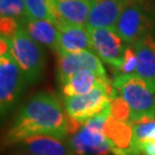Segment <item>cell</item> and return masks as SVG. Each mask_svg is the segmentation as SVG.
Returning <instances> with one entry per match:
<instances>
[{"label":"cell","mask_w":155,"mask_h":155,"mask_svg":"<svg viewBox=\"0 0 155 155\" xmlns=\"http://www.w3.org/2000/svg\"><path fill=\"white\" fill-rule=\"evenodd\" d=\"M154 17L145 0H127L114 30L132 45L150 35Z\"/></svg>","instance_id":"obj_5"},{"label":"cell","mask_w":155,"mask_h":155,"mask_svg":"<svg viewBox=\"0 0 155 155\" xmlns=\"http://www.w3.org/2000/svg\"><path fill=\"white\" fill-rule=\"evenodd\" d=\"M132 45L137 53V68L133 75L155 86V37L148 35Z\"/></svg>","instance_id":"obj_17"},{"label":"cell","mask_w":155,"mask_h":155,"mask_svg":"<svg viewBox=\"0 0 155 155\" xmlns=\"http://www.w3.org/2000/svg\"><path fill=\"white\" fill-rule=\"evenodd\" d=\"M18 29H20V21L14 20V18H8V17H1V21H0L1 36H6L11 38L16 33Z\"/></svg>","instance_id":"obj_22"},{"label":"cell","mask_w":155,"mask_h":155,"mask_svg":"<svg viewBox=\"0 0 155 155\" xmlns=\"http://www.w3.org/2000/svg\"><path fill=\"white\" fill-rule=\"evenodd\" d=\"M25 77L11 51L9 37L0 40V111L4 118L18 104L25 87Z\"/></svg>","instance_id":"obj_3"},{"label":"cell","mask_w":155,"mask_h":155,"mask_svg":"<svg viewBox=\"0 0 155 155\" xmlns=\"http://www.w3.org/2000/svg\"><path fill=\"white\" fill-rule=\"evenodd\" d=\"M20 25L29 33V36L35 41L58 53L59 29L53 21L35 20V18L25 16L20 21Z\"/></svg>","instance_id":"obj_15"},{"label":"cell","mask_w":155,"mask_h":155,"mask_svg":"<svg viewBox=\"0 0 155 155\" xmlns=\"http://www.w3.org/2000/svg\"><path fill=\"white\" fill-rule=\"evenodd\" d=\"M111 89V84H102L87 94L63 98L68 117L84 125L91 118L110 109Z\"/></svg>","instance_id":"obj_6"},{"label":"cell","mask_w":155,"mask_h":155,"mask_svg":"<svg viewBox=\"0 0 155 155\" xmlns=\"http://www.w3.org/2000/svg\"><path fill=\"white\" fill-rule=\"evenodd\" d=\"M127 0H91L87 29H114Z\"/></svg>","instance_id":"obj_13"},{"label":"cell","mask_w":155,"mask_h":155,"mask_svg":"<svg viewBox=\"0 0 155 155\" xmlns=\"http://www.w3.org/2000/svg\"><path fill=\"white\" fill-rule=\"evenodd\" d=\"M56 27L59 29L58 55L82 51H93L90 30L86 25L60 24Z\"/></svg>","instance_id":"obj_12"},{"label":"cell","mask_w":155,"mask_h":155,"mask_svg":"<svg viewBox=\"0 0 155 155\" xmlns=\"http://www.w3.org/2000/svg\"><path fill=\"white\" fill-rule=\"evenodd\" d=\"M0 14L1 17L21 21L27 16L24 0H0Z\"/></svg>","instance_id":"obj_19"},{"label":"cell","mask_w":155,"mask_h":155,"mask_svg":"<svg viewBox=\"0 0 155 155\" xmlns=\"http://www.w3.org/2000/svg\"><path fill=\"white\" fill-rule=\"evenodd\" d=\"M111 94H117L127 102L131 117L130 123L144 118H155V86L136 75L117 74L111 83Z\"/></svg>","instance_id":"obj_2"},{"label":"cell","mask_w":155,"mask_h":155,"mask_svg":"<svg viewBox=\"0 0 155 155\" xmlns=\"http://www.w3.org/2000/svg\"><path fill=\"white\" fill-rule=\"evenodd\" d=\"M13 155H35V154L28 153V152H25V150H20V152H16L15 154H13Z\"/></svg>","instance_id":"obj_24"},{"label":"cell","mask_w":155,"mask_h":155,"mask_svg":"<svg viewBox=\"0 0 155 155\" xmlns=\"http://www.w3.org/2000/svg\"><path fill=\"white\" fill-rule=\"evenodd\" d=\"M110 115L115 118L130 123L131 110L127 102L117 94H113L110 97Z\"/></svg>","instance_id":"obj_20"},{"label":"cell","mask_w":155,"mask_h":155,"mask_svg":"<svg viewBox=\"0 0 155 155\" xmlns=\"http://www.w3.org/2000/svg\"><path fill=\"white\" fill-rule=\"evenodd\" d=\"M81 70H91L101 77H107L101 60L92 51H82L59 55L56 63V78L59 85Z\"/></svg>","instance_id":"obj_9"},{"label":"cell","mask_w":155,"mask_h":155,"mask_svg":"<svg viewBox=\"0 0 155 155\" xmlns=\"http://www.w3.org/2000/svg\"><path fill=\"white\" fill-rule=\"evenodd\" d=\"M137 68V53L133 45H129L124 56V62L120 68V74L123 75H133Z\"/></svg>","instance_id":"obj_21"},{"label":"cell","mask_w":155,"mask_h":155,"mask_svg":"<svg viewBox=\"0 0 155 155\" xmlns=\"http://www.w3.org/2000/svg\"><path fill=\"white\" fill-rule=\"evenodd\" d=\"M24 2L28 17L35 20H48L54 22L50 0H24Z\"/></svg>","instance_id":"obj_18"},{"label":"cell","mask_w":155,"mask_h":155,"mask_svg":"<svg viewBox=\"0 0 155 155\" xmlns=\"http://www.w3.org/2000/svg\"><path fill=\"white\" fill-rule=\"evenodd\" d=\"M102 84H110L107 77H101L98 74L91 70H81L67 78L62 84H60V89L63 98L83 95L92 92L95 87Z\"/></svg>","instance_id":"obj_16"},{"label":"cell","mask_w":155,"mask_h":155,"mask_svg":"<svg viewBox=\"0 0 155 155\" xmlns=\"http://www.w3.org/2000/svg\"><path fill=\"white\" fill-rule=\"evenodd\" d=\"M141 154L143 155H155V124L147 138L141 145Z\"/></svg>","instance_id":"obj_23"},{"label":"cell","mask_w":155,"mask_h":155,"mask_svg":"<svg viewBox=\"0 0 155 155\" xmlns=\"http://www.w3.org/2000/svg\"><path fill=\"white\" fill-rule=\"evenodd\" d=\"M153 17H154V30H155V12L153 13Z\"/></svg>","instance_id":"obj_25"},{"label":"cell","mask_w":155,"mask_h":155,"mask_svg":"<svg viewBox=\"0 0 155 155\" xmlns=\"http://www.w3.org/2000/svg\"><path fill=\"white\" fill-rule=\"evenodd\" d=\"M109 116L110 109L91 118L74 133L70 144L76 154L108 155L111 153L109 141L105 136V124Z\"/></svg>","instance_id":"obj_7"},{"label":"cell","mask_w":155,"mask_h":155,"mask_svg":"<svg viewBox=\"0 0 155 155\" xmlns=\"http://www.w3.org/2000/svg\"><path fill=\"white\" fill-rule=\"evenodd\" d=\"M89 30L94 53L100 60L120 70L130 44H127L114 29L101 28Z\"/></svg>","instance_id":"obj_8"},{"label":"cell","mask_w":155,"mask_h":155,"mask_svg":"<svg viewBox=\"0 0 155 155\" xmlns=\"http://www.w3.org/2000/svg\"><path fill=\"white\" fill-rule=\"evenodd\" d=\"M11 51L20 66L27 83H36L41 78L46 66V54L41 45L35 41L29 33L21 28L9 38Z\"/></svg>","instance_id":"obj_4"},{"label":"cell","mask_w":155,"mask_h":155,"mask_svg":"<svg viewBox=\"0 0 155 155\" xmlns=\"http://www.w3.org/2000/svg\"><path fill=\"white\" fill-rule=\"evenodd\" d=\"M20 145L22 150L35 155H75L70 141L51 136H33Z\"/></svg>","instance_id":"obj_14"},{"label":"cell","mask_w":155,"mask_h":155,"mask_svg":"<svg viewBox=\"0 0 155 155\" xmlns=\"http://www.w3.org/2000/svg\"><path fill=\"white\" fill-rule=\"evenodd\" d=\"M69 132V117L59 95L41 91L18 109L6 133L5 145L20 144L33 136H51L66 139Z\"/></svg>","instance_id":"obj_1"},{"label":"cell","mask_w":155,"mask_h":155,"mask_svg":"<svg viewBox=\"0 0 155 155\" xmlns=\"http://www.w3.org/2000/svg\"><path fill=\"white\" fill-rule=\"evenodd\" d=\"M54 23L86 25L91 11V0H50Z\"/></svg>","instance_id":"obj_10"},{"label":"cell","mask_w":155,"mask_h":155,"mask_svg":"<svg viewBox=\"0 0 155 155\" xmlns=\"http://www.w3.org/2000/svg\"><path fill=\"white\" fill-rule=\"evenodd\" d=\"M105 136L114 155H140L133 146V129L129 122L110 115L105 124Z\"/></svg>","instance_id":"obj_11"}]
</instances>
